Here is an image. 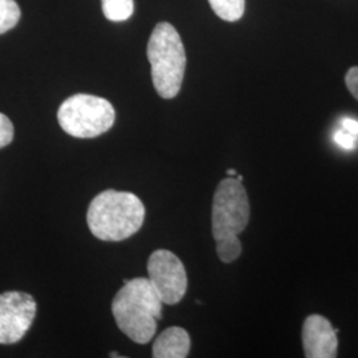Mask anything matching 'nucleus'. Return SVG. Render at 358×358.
Returning a JSON list of instances; mask_svg holds the SVG:
<instances>
[{
  "label": "nucleus",
  "mask_w": 358,
  "mask_h": 358,
  "mask_svg": "<svg viewBox=\"0 0 358 358\" xmlns=\"http://www.w3.org/2000/svg\"><path fill=\"white\" fill-rule=\"evenodd\" d=\"M162 299L146 278L125 280L112 303V312L120 331L137 344H148L162 317Z\"/></svg>",
  "instance_id": "nucleus-1"
},
{
  "label": "nucleus",
  "mask_w": 358,
  "mask_h": 358,
  "mask_svg": "<svg viewBox=\"0 0 358 358\" xmlns=\"http://www.w3.org/2000/svg\"><path fill=\"white\" fill-rule=\"evenodd\" d=\"M145 220V206L133 192L106 190L90 202L87 222L97 239L125 241L138 232Z\"/></svg>",
  "instance_id": "nucleus-2"
},
{
  "label": "nucleus",
  "mask_w": 358,
  "mask_h": 358,
  "mask_svg": "<svg viewBox=\"0 0 358 358\" xmlns=\"http://www.w3.org/2000/svg\"><path fill=\"white\" fill-rule=\"evenodd\" d=\"M154 88L162 99L178 96L186 69V52L177 29L170 23H158L148 44Z\"/></svg>",
  "instance_id": "nucleus-3"
},
{
  "label": "nucleus",
  "mask_w": 358,
  "mask_h": 358,
  "mask_svg": "<svg viewBox=\"0 0 358 358\" xmlns=\"http://www.w3.org/2000/svg\"><path fill=\"white\" fill-rule=\"evenodd\" d=\"M57 120L66 134L76 138H94L113 127V105L103 97L75 94L60 105Z\"/></svg>",
  "instance_id": "nucleus-4"
},
{
  "label": "nucleus",
  "mask_w": 358,
  "mask_h": 358,
  "mask_svg": "<svg viewBox=\"0 0 358 358\" xmlns=\"http://www.w3.org/2000/svg\"><path fill=\"white\" fill-rule=\"evenodd\" d=\"M213 236L217 241L238 236L250 220V202L241 180H220L213 201Z\"/></svg>",
  "instance_id": "nucleus-5"
},
{
  "label": "nucleus",
  "mask_w": 358,
  "mask_h": 358,
  "mask_svg": "<svg viewBox=\"0 0 358 358\" xmlns=\"http://www.w3.org/2000/svg\"><path fill=\"white\" fill-rule=\"evenodd\" d=\"M149 280L164 304L174 306L187 291V273L178 256L169 250H157L148 262Z\"/></svg>",
  "instance_id": "nucleus-6"
},
{
  "label": "nucleus",
  "mask_w": 358,
  "mask_h": 358,
  "mask_svg": "<svg viewBox=\"0 0 358 358\" xmlns=\"http://www.w3.org/2000/svg\"><path fill=\"white\" fill-rule=\"evenodd\" d=\"M36 301L29 294L8 291L0 294V344L19 343L36 316Z\"/></svg>",
  "instance_id": "nucleus-7"
},
{
  "label": "nucleus",
  "mask_w": 358,
  "mask_h": 358,
  "mask_svg": "<svg viewBox=\"0 0 358 358\" xmlns=\"http://www.w3.org/2000/svg\"><path fill=\"white\" fill-rule=\"evenodd\" d=\"M338 329L321 315L308 316L303 325V346L307 358H334L337 356Z\"/></svg>",
  "instance_id": "nucleus-8"
},
{
  "label": "nucleus",
  "mask_w": 358,
  "mask_h": 358,
  "mask_svg": "<svg viewBox=\"0 0 358 358\" xmlns=\"http://www.w3.org/2000/svg\"><path fill=\"white\" fill-rule=\"evenodd\" d=\"M192 340L183 328L171 327L161 333L153 344L154 358H185L189 356Z\"/></svg>",
  "instance_id": "nucleus-9"
},
{
  "label": "nucleus",
  "mask_w": 358,
  "mask_h": 358,
  "mask_svg": "<svg viewBox=\"0 0 358 358\" xmlns=\"http://www.w3.org/2000/svg\"><path fill=\"white\" fill-rule=\"evenodd\" d=\"M213 11L222 20L238 22L243 16L245 0H208Z\"/></svg>",
  "instance_id": "nucleus-10"
},
{
  "label": "nucleus",
  "mask_w": 358,
  "mask_h": 358,
  "mask_svg": "<svg viewBox=\"0 0 358 358\" xmlns=\"http://www.w3.org/2000/svg\"><path fill=\"white\" fill-rule=\"evenodd\" d=\"M103 13L110 22H125L134 13L133 0H101Z\"/></svg>",
  "instance_id": "nucleus-11"
},
{
  "label": "nucleus",
  "mask_w": 358,
  "mask_h": 358,
  "mask_svg": "<svg viewBox=\"0 0 358 358\" xmlns=\"http://www.w3.org/2000/svg\"><path fill=\"white\" fill-rule=\"evenodd\" d=\"M22 11L15 0H0V35L13 29L20 20Z\"/></svg>",
  "instance_id": "nucleus-12"
},
{
  "label": "nucleus",
  "mask_w": 358,
  "mask_h": 358,
  "mask_svg": "<svg viewBox=\"0 0 358 358\" xmlns=\"http://www.w3.org/2000/svg\"><path fill=\"white\" fill-rule=\"evenodd\" d=\"M217 254L223 263H232L242 254V242L238 236L217 241Z\"/></svg>",
  "instance_id": "nucleus-13"
},
{
  "label": "nucleus",
  "mask_w": 358,
  "mask_h": 358,
  "mask_svg": "<svg viewBox=\"0 0 358 358\" xmlns=\"http://www.w3.org/2000/svg\"><path fill=\"white\" fill-rule=\"evenodd\" d=\"M13 140V125L7 115L0 113V149L10 145Z\"/></svg>",
  "instance_id": "nucleus-14"
},
{
  "label": "nucleus",
  "mask_w": 358,
  "mask_h": 358,
  "mask_svg": "<svg viewBox=\"0 0 358 358\" xmlns=\"http://www.w3.org/2000/svg\"><path fill=\"white\" fill-rule=\"evenodd\" d=\"M334 142L338 145V146H341L343 149H345V150H352V149H355L356 148V142H357L358 137L357 136H355V134H352V133H349V131H346L344 129L341 128L340 130H337L336 133H334Z\"/></svg>",
  "instance_id": "nucleus-15"
},
{
  "label": "nucleus",
  "mask_w": 358,
  "mask_h": 358,
  "mask_svg": "<svg viewBox=\"0 0 358 358\" xmlns=\"http://www.w3.org/2000/svg\"><path fill=\"white\" fill-rule=\"evenodd\" d=\"M346 88L358 101V66H352L345 76Z\"/></svg>",
  "instance_id": "nucleus-16"
},
{
  "label": "nucleus",
  "mask_w": 358,
  "mask_h": 358,
  "mask_svg": "<svg viewBox=\"0 0 358 358\" xmlns=\"http://www.w3.org/2000/svg\"><path fill=\"white\" fill-rule=\"evenodd\" d=\"M341 128L346 130V131H349V133H352V134H355V136H357L358 137L357 120H353V118H344V120L341 121Z\"/></svg>",
  "instance_id": "nucleus-17"
},
{
  "label": "nucleus",
  "mask_w": 358,
  "mask_h": 358,
  "mask_svg": "<svg viewBox=\"0 0 358 358\" xmlns=\"http://www.w3.org/2000/svg\"><path fill=\"white\" fill-rule=\"evenodd\" d=\"M227 174L231 176V177H234V176L236 177V170H234V169H229V170H227Z\"/></svg>",
  "instance_id": "nucleus-18"
},
{
  "label": "nucleus",
  "mask_w": 358,
  "mask_h": 358,
  "mask_svg": "<svg viewBox=\"0 0 358 358\" xmlns=\"http://www.w3.org/2000/svg\"><path fill=\"white\" fill-rule=\"evenodd\" d=\"M236 179H238V180H241V182H242V180H243V177H242V176H236Z\"/></svg>",
  "instance_id": "nucleus-19"
}]
</instances>
